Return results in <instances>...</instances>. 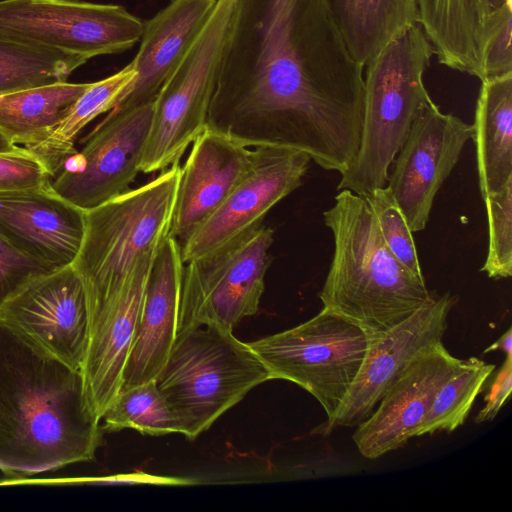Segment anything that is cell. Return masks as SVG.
<instances>
[{
	"label": "cell",
	"instance_id": "1",
	"mask_svg": "<svg viewBox=\"0 0 512 512\" xmlns=\"http://www.w3.org/2000/svg\"><path fill=\"white\" fill-rule=\"evenodd\" d=\"M363 68L326 0H236L206 127L342 174L361 143Z\"/></svg>",
	"mask_w": 512,
	"mask_h": 512
},
{
	"label": "cell",
	"instance_id": "2",
	"mask_svg": "<svg viewBox=\"0 0 512 512\" xmlns=\"http://www.w3.org/2000/svg\"><path fill=\"white\" fill-rule=\"evenodd\" d=\"M102 435L81 371L0 323L1 472L18 480L90 461Z\"/></svg>",
	"mask_w": 512,
	"mask_h": 512
},
{
	"label": "cell",
	"instance_id": "3",
	"mask_svg": "<svg viewBox=\"0 0 512 512\" xmlns=\"http://www.w3.org/2000/svg\"><path fill=\"white\" fill-rule=\"evenodd\" d=\"M323 217L334 240L332 261L319 293L323 308L375 337L433 297L425 278L410 272L389 250L364 196L340 190Z\"/></svg>",
	"mask_w": 512,
	"mask_h": 512
},
{
	"label": "cell",
	"instance_id": "4",
	"mask_svg": "<svg viewBox=\"0 0 512 512\" xmlns=\"http://www.w3.org/2000/svg\"><path fill=\"white\" fill-rule=\"evenodd\" d=\"M180 165L85 211L80 250L72 263L87 300L90 328L121 292L140 257L169 235Z\"/></svg>",
	"mask_w": 512,
	"mask_h": 512
},
{
	"label": "cell",
	"instance_id": "5",
	"mask_svg": "<svg viewBox=\"0 0 512 512\" xmlns=\"http://www.w3.org/2000/svg\"><path fill=\"white\" fill-rule=\"evenodd\" d=\"M434 55L418 24L387 43L367 63L358 154L341 174L338 191L366 196L385 187L389 168L419 109L431 100L423 75Z\"/></svg>",
	"mask_w": 512,
	"mask_h": 512
},
{
	"label": "cell",
	"instance_id": "6",
	"mask_svg": "<svg viewBox=\"0 0 512 512\" xmlns=\"http://www.w3.org/2000/svg\"><path fill=\"white\" fill-rule=\"evenodd\" d=\"M267 380L270 373L249 344L215 325L179 333L154 379L180 433L191 441Z\"/></svg>",
	"mask_w": 512,
	"mask_h": 512
},
{
	"label": "cell",
	"instance_id": "7",
	"mask_svg": "<svg viewBox=\"0 0 512 512\" xmlns=\"http://www.w3.org/2000/svg\"><path fill=\"white\" fill-rule=\"evenodd\" d=\"M235 7L236 0H217L195 42L161 87L153 102L140 172H159L179 163L187 148L206 128Z\"/></svg>",
	"mask_w": 512,
	"mask_h": 512
},
{
	"label": "cell",
	"instance_id": "8",
	"mask_svg": "<svg viewBox=\"0 0 512 512\" xmlns=\"http://www.w3.org/2000/svg\"><path fill=\"white\" fill-rule=\"evenodd\" d=\"M369 341L359 325L323 308L304 323L248 344L271 379L291 381L310 393L328 422L354 382Z\"/></svg>",
	"mask_w": 512,
	"mask_h": 512
},
{
	"label": "cell",
	"instance_id": "9",
	"mask_svg": "<svg viewBox=\"0 0 512 512\" xmlns=\"http://www.w3.org/2000/svg\"><path fill=\"white\" fill-rule=\"evenodd\" d=\"M273 230L262 223L184 264L177 335L200 325L233 331L259 310Z\"/></svg>",
	"mask_w": 512,
	"mask_h": 512
},
{
	"label": "cell",
	"instance_id": "10",
	"mask_svg": "<svg viewBox=\"0 0 512 512\" xmlns=\"http://www.w3.org/2000/svg\"><path fill=\"white\" fill-rule=\"evenodd\" d=\"M144 21L117 4L0 0V34L87 60L140 42Z\"/></svg>",
	"mask_w": 512,
	"mask_h": 512
},
{
	"label": "cell",
	"instance_id": "11",
	"mask_svg": "<svg viewBox=\"0 0 512 512\" xmlns=\"http://www.w3.org/2000/svg\"><path fill=\"white\" fill-rule=\"evenodd\" d=\"M153 102L112 109L51 180L64 199L87 211L128 190L140 173Z\"/></svg>",
	"mask_w": 512,
	"mask_h": 512
},
{
	"label": "cell",
	"instance_id": "12",
	"mask_svg": "<svg viewBox=\"0 0 512 512\" xmlns=\"http://www.w3.org/2000/svg\"><path fill=\"white\" fill-rule=\"evenodd\" d=\"M0 323L81 371L90 325L85 290L72 264L30 278L0 306Z\"/></svg>",
	"mask_w": 512,
	"mask_h": 512
},
{
	"label": "cell",
	"instance_id": "13",
	"mask_svg": "<svg viewBox=\"0 0 512 512\" xmlns=\"http://www.w3.org/2000/svg\"><path fill=\"white\" fill-rule=\"evenodd\" d=\"M473 133V124L443 113L432 99L417 112L386 184L412 232L425 229L435 196Z\"/></svg>",
	"mask_w": 512,
	"mask_h": 512
},
{
	"label": "cell",
	"instance_id": "14",
	"mask_svg": "<svg viewBox=\"0 0 512 512\" xmlns=\"http://www.w3.org/2000/svg\"><path fill=\"white\" fill-rule=\"evenodd\" d=\"M456 302L457 297L450 292L434 294L403 322L370 337L361 368L337 413L312 434L327 436L337 427H357L367 420L418 354L442 342L448 315Z\"/></svg>",
	"mask_w": 512,
	"mask_h": 512
},
{
	"label": "cell",
	"instance_id": "15",
	"mask_svg": "<svg viewBox=\"0 0 512 512\" xmlns=\"http://www.w3.org/2000/svg\"><path fill=\"white\" fill-rule=\"evenodd\" d=\"M254 150L248 173L180 245L184 264L261 224L272 207L302 185L311 160L306 153L273 146Z\"/></svg>",
	"mask_w": 512,
	"mask_h": 512
},
{
	"label": "cell",
	"instance_id": "16",
	"mask_svg": "<svg viewBox=\"0 0 512 512\" xmlns=\"http://www.w3.org/2000/svg\"><path fill=\"white\" fill-rule=\"evenodd\" d=\"M436 343L424 349L387 391L373 414L356 427L352 440L370 460L399 449L415 437L439 388L463 366Z\"/></svg>",
	"mask_w": 512,
	"mask_h": 512
},
{
	"label": "cell",
	"instance_id": "17",
	"mask_svg": "<svg viewBox=\"0 0 512 512\" xmlns=\"http://www.w3.org/2000/svg\"><path fill=\"white\" fill-rule=\"evenodd\" d=\"M51 180L0 190V234L22 252L58 269L71 265L80 250L85 211L61 197Z\"/></svg>",
	"mask_w": 512,
	"mask_h": 512
},
{
	"label": "cell",
	"instance_id": "18",
	"mask_svg": "<svg viewBox=\"0 0 512 512\" xmlns=\"http://www.w3.org/2000/svg\"><path fill=\"white\" fill-rule=\"evenodd\" d=\"M254 148L206 127L182 167L169 235L181 245L251 169Z\"/></svg>",
	"mask_w": 512,
	"mask_h": 512
},
{
	"label": "cell",
	"instance_id": "19",
	"mask_svg": "<svg viewBox=\"0 0 512 512\" xmlns=\"http://www.w3.org/2000/svg\"><path fill=\"white\" fill-rule=\"evenodd\" d=\"M183 269L181 246L167 236L158 246L149 270L120 390L154 380L164 366L177 338Z\"/></svg>",
	"mask_w": 512,
	"mask_h": 512
},
{
	"label": "cell",
	"instance_id": "20",
	"mask_svg": "<svg viewBox=\"0 0 512 512\" xmlns=\"http://www.w3.org/2000/svg\"><path fill=\"white\" fill-rule=\"evenodd\" d=\"M157 248L139 258L121 292L90 328L81 373L88 402L100 420L120 390L123 368L137 332L145 285Z\"/></svg>",
	"mask_w": 512,
	"mask_h": 512
},
{
	"label": "cell",
	"instance_id": "21",
	"mask_svg": "<svg viewBox=\"0 0 512 512\" xmlns=\"http://www.w3.org/2000/svg\"><path fill=\"white\" fill-rule=\"evenodd\" d=\"M216 2L170 0L144 21L140 48L132 60L136 78L114 108L127 109L154 102L207 23Z\"/></svg>",
	"mask_w": 512,
	"mask_h": 512
},
{
	"label": "cell",
	"instance_id": "22",
	"mask_svg": "<svg viewBox=\"0 0 512 512\" xmlns=\"http://www.w3.org/2000/svg\"><path fill=\"white\" fill-rule=\"evenodd\" d=\"M417 8L438 62L483 81L487 45L512 5L495 10L491 0H417Z\"/></svg>",
	"mask_w": 512,
	"mask_h": 512
},
{
	"label": "cell",
	"instance_id": "23",
	"mask_svg": "<svg viewBox=\"0 0 512 512\" xmlns=\"http://www.w3.org/2000/svg\"><path fill=\"white\" fill-rule=\"evenodd\" d=\"M481 82L473 139L484 198L512 180V73Z\"/></svg>",
	"mask_w": 512,
	"mask_h": 512
},
{
	"label": "cell",
	"instance_id": "24",
	"mask_svg": "<svg viewBox=\"0 0 512 512\" xmlns=\"http://www.w3.org/2000/svg\"><path fill=\"white\" fill-rule=\"evenodd\" d=\"M353 59L365 67L392 39L418 24L417 0H326Z\"/></svg>",
	"mask_w": 512,
	"mask_h": 512
},
{
	"label": "cell",
	"instance_id": "25",
	"mask_svg": "<svg viewBox=\"0 0 512 512\" xmlns=\"http://www.w3.org/2000/svg\"><path fill=\"white\" fill-rule=\"evenodd\" d=\"M89 84L58 81L0 94V131L16 146L39 144Z\"/></svg>",
	"mask_w": 512,
	"mask_h": 512
},
{
	"label": "cell",
	"instance_id": "26",
	"mask_svg": "<svg viewBox=\"0 0 512 512\" xmlns=\"http://www.w3.org/2000/svg\"><path fill=\"white\" fill-rule=\"evenodd\" d=\"M135 78L136 70L131 61L111 76L90 83L48 137L39 144L25 148L42 163L51 179L76 153L75 142L81 131L96 117L112 110Z\"/></svg>",
	"mask_w": 512,
	"mask_h": 512
},
{
	"label": "cell",
	"instance_id": "27",
	"mask_svg": "<svg viewBox=\"0 0 512 512\" xmlns=\"http://www.w3.org/2000/svg\"><path fill=\"white\" fill-rule=\"evenodd\" d=\"M88 60L0 34V94L66 81Z\"/></svg>",
	"mask_w": 512,
	"mask_h": 512
},
{
	"label": "cell",
	"instance_id": "28",
	"mask_svg": "<svg viewBox=\"0 0 512 512\" xmlns=\"http://www.w3.org/2000/svg\"><path fill=\"white\" fill-rule=\"evenodd\" d=\"M495 368L477 357L464 360L461 369L437 391L415 437L450 433L462 426Z\"/></svg>",
	"mask_w": 512,
	"mask_h": 512
},
{
	"label": "cell",
	"instance_id": "29",
	"mask_svg": "<svg viewBox=\"0 0 512 512\" xmlns=\"http://www.w3.org/2000/svg\"><path fill=\"white\" fill-rule=\"evenodd\" d=\"M100 423L103 432L133 428L152 436L180 433L178 422L154 380L120 390Z\"/></svg>",
	"mask_w": 512,
	"mask_h": 512
},
{
	"label": "cell",
	"instance_id": "30",
	"mask_svg": "<svg viewBox=\"0 0 512 512\" xmlns=\"http://www.w3.org/2000/svg\"><path fill=\"white\" fill-rule=\"evenodd\" d=\"M485 202L489 244L481 271L499 279L512 275V180L504 189L483 198Z\"/></svg>",
	"mask_w": 512,
	"mask_h": 512
},
{
	"label": "cell",
	"instance_id": "31",
	"mask_svg": "<svg viewBox=\"0 0 512 512\" xmlns=\"http://www.w3.org/2000/svg\"><path fill=\"white\" fill-rule=\"evenodd\" d=\"M364 197L375 215L380 233L389 250L410 272L424 278L412 237L413 232L390 191L385 186Z\"/></svg>",
	"mask_w": 512,
	"mask_h": 512
},
{
	"label": "cell",
	"instance_id": "32",
	"mask_svg": "<svg viewBox=\"0 0 512 512\" xmlns=\"http://www.w3.org/2000/svg\"><path fill=\"white\" fill-rule=\"evenodd\" d=\"M52 270L55 269L22 252L0 234V306L27 280Z\"/></svg>",
	"mask_w": 512,
	"mask_h": 512
},
{
	"label": "cell",
	"instance_id": "33",
	"mask_svg": "<svg viewBox=\"0 0 512 512\" xmlns=\"http://www.w3.org/2000/svg\"><path fill=\"white\" fill-rule=\"evenodd\" d=\"M49 180L45 167L27 149L0 154V190L33 187Z\"/></svg>",
	"mask_w": 512,
	"mask_h": 512
},
{
	"label": "cell",
	"instance_id": "34",
	"mask_svg": "<svg viewBox=\"0 0 512 512\" xmlns=\"http://www.w3.org/2000/svg\"><path fill=\"white\" fill-rule=\"evenodd\" d=\"M512 14L502 24L487 45L484 57V80L512 73Z\"/></svg>",
	"mask_w": 512,
	"mask_h": 512
},
{
	"label": "cell",
	"instance_id": "35",
	"mask_svg": "<svg viewBox=\"0 0 512 512\" xmlns=\"http://www.w3.org/2000/svg\"><path fill=\"white\" fill-rule=\"evenodd\" d=\"M512 391V356H506L504 363L495 375L489 392L485 396V406L479 411L474 421L477 424L492 421Z\"/></svg>",
	"mask_w": 512,
	"mask_h": 512
},
{
	"label": "cell",
	"instance_id": "36",
	"mask_svg": "<svg viewBox=\"0 0 512 512\" xmlns=\"http://www.w3.org/2000/svg\"><path fill=\"white\" fill-rule=\"evenodd\" d=\"M501 350L506 356H512V329L509 328L497 341L484 350V353Z\"/></svg>",
	"mask_w": 512,
	"mask_h": 512
},
{
	"label": "cell",
	"instance_id": "37",
	"mask_svg": "<svg viewBox=\"0 0 512 512\" xmlns=\"http://www.w3.org/2000/svg\"><path fill=\"white\" fill-rule=\"evenodd\" d=\"M21 148L22 147L14 145L0 131V154L13 153V152L19 151Z\"/></svg>",
	"mask_w": 512,
	"mask_h": 512
},
{
	"label": "cell",
	"instance_id": "38",
	"mask_svg": "<svg viewBox=\"0 0 512 512\" xmlns=\"http://www.w3.org/2000/svg\"><path fill=\"white\" fill-rule=\"evenodd\" d=\"M495 10H500L507 5H512V0H491Z\"/></svg>",
	"mask_w": 512,
	"mask_h": 512
}]
</instances>
